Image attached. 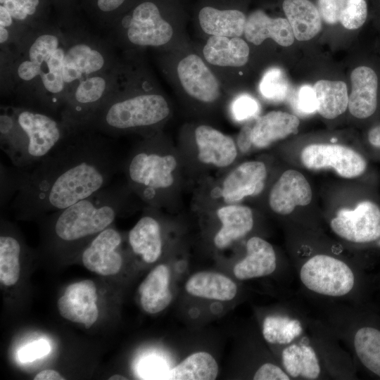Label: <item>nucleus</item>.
<instances>
[{"instance_id":"obj_2","label":"nucleus","mask_w":380,"mask_h":380,"mask_svg":"<svg viewBox=\"0 0 380 380\" xmlns=\"http://www.w3.org/2000/svg\"><path fill=\"white\" fill-rule=\"evenodd\" d=\"M288 238L290 262L302 296L370 303L372 282L360 262L341 253L319 230L291 226Z\"/></svg>"},{"instance_id":"obj_35","label":"nucleus","mask_w":380,"mask_h":380,"mask_svg":"<svg viewBox=\"0 0 380 380\" xmlns=\"http://www.w3.org/2000/svg\"><path fill=\"white\" fill-rule=\"evenodd\" d=\"M0 118L1 148L10 158L13 166L20 167L25 140L13 107L3 108Z\"/></svg>"},{"instance_id":"obj_7","label":"nucleus","mask_w":380,"mask_h":380,"mask_svg":"<svg viewBox=\"0 0 380 380\" xmlns=\"http://www.w3.org/2000/svg\"><path fill=\"white\" fill-rule=\"evenodd\" d=\"M13 108L25 140L20 167L39 161L76 130L46 111L25 106Z\"/></svg>"},{"instance_id":"obj_5","label":"nucleus","mask_w":380,"mask_h":380,"mask_svg":"<svg viewBox=\"0 0 380 380\" xmlns=\"http://www.w3.org/2000/svg\"><path fill=\"white\" fill-rule=\"evenodd\" d=\"M129 196L122 185L110 183L73 205L49 216L51 238L58 244L73 245L88 241L111 226L125 208Z\"/></svg>"},{"instance_id":"obj_36","label":"nucleus","mask_w":380,"mask_h":380,"mask_svg":"<svg viewBox=\"0 0 380 380\" xmlns=\"http://www.w3.org/2000/svg\"><path fill=\"white\" fill-rule=\"evenodd\" d=\"M23 247L14 234L3 233L0 236V281L4 286L17 284L20 275Z\"/></svg>"},{"instance_id":"obj_16","label":"nucleus","mask_w":380,"mask_h":380,"mask_svg":"<svg viewBox=\"0 0 380 380\" xmlns=\"http://www.w3.org/2000/svg\"><path fill=\"white\" fill-rule=\"evenodd\" d=\"M273 350L291 380L329 379L308 331L293 343Z\"/></svg>"},{"instance_id":"obj_13","label":"nucleus","mask_w":380,"mask_h":380,"mask_svg":"<svg viewBox=\"0 0 380 380\" xmlns=\"http://www.w3.org/2000/svg\"><path fill=\"white\" fill-rule=\"evenodd\" d=\"M308 333L329 379H358V369L350 353L343 348L341 341L313 312Z\"/></svg>"},{"instance_id":"obj_30","label":"nucleus","mask_w":380,"mask_h":380,"mask_svg":"<svg viewBox=\"0 0 380 380\" xmlns=\"http://www.w3.org/2000/svg\"><path fill=\"white\" fill-rule=\"evenodd\" d=\"M282 8L294 35L298 41H308L322 29L318 8L309 0H284Z\"/></svg>"},{"instance_id":"obj_3","label":"nucleus","mask_w":380,"mask_h":380,"mask_svg":"<svg viewBox=\"0 0 380 380\" xmlns=\"http://www.w3.org/2000/svg\"><path fill=\"white\" fill-rule=\"evenodd\" d=\"M22 39L25 43L14 65L16 79L23 84L40 85L34 103L37 109L51 114L63 109L68 95L63 80L68 39L56 28L42 26L32 30Z\"/></svg>"},{"instance_id":"obj_32","label":"nucleus","mask_w":380,"mask_h":380,"mask_svg":"<svg viewBox=\"0 0 380 380\" xmlns=\"http://www.w3.org/2000/svg\"><path fill=\"white\" fill-rule=\"evenodd\" d=\"M317 111L326 119H334L348 108L347 86L342 81L321 80L314 85Z\"/></svg>"},{"instance_id":"obj_21","label":"nucleus","mask_w":380,"mask_h":380,"mask_svg":"<svg viewBox=\"0 0 380 380\" xmlns=\"http://www.w3.org/2000/svg\"><path fill=\"white\" fill-rule=\"evenodd\" d=\"M267 175L264 163L258 160L244 162L224 179L222 196L227 203H233L245 197L257 196L264 189Z\"/></svg>"},{"instance_id":"obj_41","label":"nucleus","mask_w":380,"mask_h":380,"mask_svg":"<svg viewBox=\"0 0 380 380\" xmlns=\"http://www.w3.org/2000/svg\"><path fill=\"white\" fill-rule=\"evenodd\" d=\"M87 8L97 17L110 20L128 4L129 0H84Z\"/></svg>"},{"instance_id":"obj_46","label":"nucleus","mask_w":380,"mask_h":380,"mask_svg":"<svg viewBox=\"0 0 380 380\" xmlns=\"http://www.w3.org/2000/svg\"><path fill=\"white\" fill-rule=\"evenodd\" d=\"M366 141L372 150L380 156V122L369 128L366 134Z\"/></svg>"},{"instance_id":"obj_22","label":"nucleus","mask_w":380,"mask_h":380,"mask_svg":"<svg viewBox=\"0 0 380 380\" xmlns=\"http://www.w3.org/2000/svg\"><path fill=\"white\" fill-rule=\"evenodd\" d=\"M195 139L198 158L205 164L224 167L236 158L237 149L233 139L210 126H198L195 130Z\"/></svg>"},{"instance_id":"obj_34","label":"nucleus","mask_w":380,"mask_h":380,"mask_svg":"<svg viewBox=\"0 0 380 380\" xmlns=\"http://www.w3.org/2000/svg\"><path fill=\"white\" fill-rule=\"evenodd\" d=\"M49 0H0V9L11 17L14 30L39 27L44 16Z\"/></svg>"},{"instance_id":"obj_29","label":"nucleus","mask_w":380,"mask_h":380,"mask_svg":"<svg viewBox=\"0 0 380 380\" xmlns=\"http://www.w3.org/2000/svg\"><path fill=\"white\" fill-rule=\"evenodd\" d=\"M203 53L205 59L212 65L240 67L248 62L249 47L240 37L211 36Z\"/></svg>"},{"instance_id":"obj_11","label":"nucleus","mask_w":380,"mask_h":380,"mask_svg":"<svg viewBox=\"0 0 380 380\" xmlns=\"http://www.w3.org/2000/svg\"><path fill=\"white\" fill-rule=\"evenodd\" d=\"M300 159L308 170L332 169L338 176L346 179L360 177L368 169V161L362 153L338 144H309L301 151Z\"/></svg>"},{"instance_id":"obj_39","label":"nucleus","mask_w":380,"mask_h":380,"mask_svg":"<svg viewBox=\"0 0 380 380\" xmlns=\"http://www.w3.org/2000/svg\"><path fill=\"white\" fill-rule=\"evenodd\" d=\"M57 306L60 315L65 319L75 323L84 324L91 314L98 307L96 303L84 308L63 294L57 302Z\"/></svg>"},{"instance_id":"obj_48","label":"nucleus","mask_w":380,"mask_h":380,"mask_svg":"<svg viewBox=\"0 0 380 380\" xmlns=\"http://www.w3.org/2000/svg\"><path fill=\"white\" fill-rule=\"evenodd\" d=\"M34 380H64L65 378L56 370L47 369L39 372Z\"/></svg>"},{"instance_id":"obj_6","label":"nucleus","mask_w":380,"mask_h":380,"mask_svg":"<svg viewBox=\"0 0 380 380\" xmlns=\"http://www.w3.org/2000/svg\"><path fill=\"white\" fill-rule=\"evenodd\" d=\"M170 113L165 99L156 94L117 98L113 96L91 116L84 128L108 137L123 132L152 127Z\"/></svg>"},{"instance_id":"obj_45","label":"nucleus","mask_w":380,"mask_h":380,"mask_svg":"<svg viewBox=\"0 0 380 380\" xmlns=\"http://www.w3.org/2000/svg\"><path fill=\"white\" fill-rule=\"evenodd\" d=\"M50 350L47 342L43 340L35 341L19 352V357L23 362L33 361L46 355Z\"/></svg>"},{"instance_id":"obj_44","label":"nucleus","mask_w":380,"mask_h":380,"mask_svg":"<svg viewBox=\"0 0 380 380\" xmlns=\"http://www.w3.org/2000/svg\"><path fill=\"white\" fill-rule=\"evenodd\" d=\"M318 10L327 23L335 24L340 19V0H317Z\"/></svg>"},{"instance_id":"obj_27","label":"nucleus","mask_w":380,"mask_h":380,"mask_svg":"<svg viewBox=\"0 0 380 380\" xmlns=\"http://www.w3.org/2000/svg\"><path fill=\"white\" fill-rule=\"evenodd\" d=\"M128 242L133 253L148 264L155 262L163 251L161 227L156 218L145 215L128 234Z\"/></svg>"},{"instance_id":"obj_49","label":"nucleus","mask_w":380,"mask_h":380,"mask_svg":"<svg viewBox=\"0 0 380 380\" xmlns=\"http://www.w3.org/2000/svg\"><path fill=\"white\" fill-rule=\"evenodd\" d=\"M109 380H127V378L121 374H114L108 378Z\"/></svg>"},{"instance_id":"obj_17","label":"nucleus","mask_w":380,"mask_h":380,"mask_svg":"<svg viewBox=\"0 0 380 380\" xmlns=\"http://www.w3.org/2000/svg\"><path fill=\"white\" fill-rule=\"evenodd\" d=\"M122 242L121 234L108 227L94 236L82 251L80 258L83 265L101 276L116 275L123 265Z\"/></svg>"},{"instance_id":"obj_42","label":"nucleus","mask_w":380,"mask_h":380,"mask_svg":"<svg viewBox=\"0 0 380 380\" xmlns=\"http://www.w3.org/2000/svg\"><path fill=\"white\" fill-rule=\"evenodd\" d=\"M260 111L259 103L253 97L243 94L234 99L232 113L237 121H243L255 117Z\"/></svg>"},{"instance_id":"obj_40","label":"nucleus","mask_w":380,"mask_h":380,"mask_svg":"<svg viewBox=\"0 0 380 380\" xmlns=\"http://www.w3.org/2000/svg\"><path fill=\"white\" fill-rule=\"evenodd\" d=\"M72 301L87 308L96 303L98 298L96 286L90 279H85L68 285L64 293Z\"/></svg>"},{"instance_id":"obj_4","label":"nucleus","mask_w":380,"mask_h":380,"mask_svg":"<svg viewBox=\"0 0 380 380\" xmlns=\"http://www.w3.org/2000/svg\"><path fill=\"white\" fill-rule=\"evenodd\" d=\"M303 298L347 347L357 369L380 379V314L375 306Z\"/></svg>"},{"instance_id":"obj_19","label":"nucleus","mask_w":380,"mask_h":380,"mask_svg":"<svg viewBox=\"0 0 380 380\" xmlns=\"http://www.w3.org/2000/svg\"><path fill=\"white\" fill-rule=\"evenodd\" d=\"M312 199V190L306 177L296 170L289 169L272 186L268 203L274 213L289 216L296 208L309 205Z\"/></svg>"},{"instance_id":"obj_50","label":"nucleus","mask_w":380,"mask_h":380,"mask_svg":"<svg viewBox=\"0 0 380 380\" xmlns=\"http://www.w3.org/2000/svg\"><path fill=\"white\" fill-rule=\"evenodd\" d=\"M53 1H54L55 2H56L58 4H60V3L63 2V1L65 2L68 0H53Z\"/></svg>"},{"instance_id":"obj_1","label":"nucleus","mask_w":380,"mask_h":380,"mask_svg":"<svg viewBox=\"0 0 380 380\" xmlns=\"http://www.w3.org/2000/svg\"><path fill=\"white\" fill-rule=\"evenodd\" d=\"M110 137L75 130L49 154L25 167L1 164V203L19 219L42 217L66 208L112 182L120 167Z\"/></svg>"},{"instance_id":"obj_14","label":"nucleus","mask_w":380,"mask_h":380,"mask_svg":"<svg viewBox=\"0 0 380 380\" xmlns=\"http://www.w3.org/2000/svg\"><path fill=\"white\" fill-rule=\"evenodd\" d=\"M294 275L291 262H281L274 246L258 236H251L246 243V255L233 268L241 281L274 276L277 272Z\"/></svg>"},{"instance_id":"obj_8","label":"nucleus","mask_w":380,"mask_h":380,"mask_svg":"<svg viewBox=\"0 0 380 380\" xmlns=\"http://www.w3.org/2000/svg\"><path fill=\"white\" fill-rule=\"evenodd\" d=\"M328 226L339 240L357 249L380 243V204L372 198L359 201L353 208H341L328 220Z\"/></svg>"},{"instance_id":"obj_43","label":"nucleus","mask_w":380,"mask_h":380,"mask_svg":"<svg viewBox=\"0 0 380 380\" xmlns=\"http://www.w3.org/2000/svg\"><path fill=\"white\" fill-rule=\"evenodd\" d=\"M296 105L298 109L304 113L317 111V99L314 87L303 85L298 91Z\"/></svg>"},{"instance_id":"obj_23","label":"nucleus","mask_w":380,"mask_h":380,"mask_svg":"<svg viewBox=\"0 0 380 380\" xmlns=\"http://www.w3.org/2000/svg\"><path fill=\"white\" fill-rule=\"evenodd\" d=\"M246 18L240 9L208 4L201 6L198 13L201 29L211 36L239 37L244 33Z\"/></svg>"},{"instance_id":"obj_28","label":"nucleus","mask_w":380,"mask_h":380,"mask_svg":"<svg viewBox=\"0 0 380 380\" xmlns=\"http://www.w3.org/2000/svg\"><path fill=\"white\" fill-rule=\"evenodd\" d=\"M170 272L164 264L155 267L140 284V304L147 313L156 314L165 310L172 300L170 289Z\"/></svg>"},{"instance_id":"obj_47","label":"nucleus","mask_w":380,"mask_h":380,"mask_svg":"<svg viewBox=\"0 0 380 380\" xmlns=\"http://www.w3.org/2000/svg\"><path fill=\"white\" fill-rule=\"evenodd\" d=\"M253 125H245L240 131L237 138V145L242 153L248 152L253 146L251 130Z\"/></svg>"},{"instance_id":"obj_33","label":"nucleus","mask_w":380,"mask_h":380,"mask_svg":"<svg viewBox=\"0 0 380 380\" xmlns=\"http://www.w3.org/2000/svg\"><path fill=\"white\" fill-rule=\"evenodd\" d=\"M218 374V365L207 352L194 353L173 367L166 379L173 380H214Z\"/></svg>"},{"instance_id":"obj_10","label":"nucleus","mask_w":380,"mask_h":380,"mask_svg":"<svg viewBox=\"0 0 380 380\" xmlns=\"http://www.w3.org/2000/svg\"><path fill=\"white\" fill-rule=\"evenodd\" d=\"M302 301L291 300L263 316L261 335L273 349L293 343L308 331L312 311Z\"/></svg>"},{"instance_id":"obj_18","label":"nucleus","mask_w":380,"mask_h":380,"mask_svg":"<svg viewBox=\"0 0 380 380\" xmlns=\"http://www.w3.org/2000/svg\"><path fill=\"white\" fill-rule=\"evenodd\" d=\"M371 65H362L350 74L351 91L348 96L350 113L360 120L373 118L380 106V76Z\"/></svg>"},{"instance_id":"obj_15","label":"nucleus","mask_w":380,"mask_h":380,"mask_svg":"<svg viewBox=\"0 0 380 380\" xmlns=\"http://www.w3.org/2000/svg\"><path fill=\"white\" fill-rule=\"evenodd\" d=\"M109 61L106 52L96 42L85 38L68 40L64 57L63 80L68 94L71 87L79 80L107 71Z\"/></svg>"},{"instance_id":"obj_20","label":"nucleus","mask_w":380,"mask_h":380,"mask_svg":"<svg viewBox=\"0 0 380 380\" xmlns=\"http://www.w3.org/2000/svg\"><path fill=\"white\" fill-rule=\"evenodd\" d=\"M177 74L184 89L191 97L205 103L218 99V80L198 56L190 54L182 59Z\"/></svg>"},{"instance_id":"obj_37","label":"nucleus","mask_w":380,"mask_h":380,"mask_svg":"<svg viewBox=\"0 0 380 380\" xmlns=\"http://www.w3.org/2000/svg\"><path fill=\"white\" fill-rule=\"evenodd\" d=\"M289 82L284 72L277 68L267 70L259 85L262 96L272 101L284 100L289 92Z\"/></svg>"},{"instance_id":"obj_12","label":"nucleus","mask_w":380,"mask_h":380,"mask_svg":"<svg viewBox=\"0 0 380 380\" xmlns=\"http://www.w3.org/2000/svg\"><path fill=\"white\" fill-rule=\"evenodd\" d=\"M122 23L128 40L137 46H160L173 34L171 24L163 15L162 6L155 0L137 1Z\"/></svg>"},{"instance_id":"obj_31","label":"nucleus","mask_w":380,"mask_h":380,"mask_svg":"<svg viewBox=\"0 0 380 380\" xmlns=\"http://www.w3.org/2000/svg\"><path fill=\"white\" fill-rule=\"evenodd\" d=\"M187 293L193 296L227 301L238 292L236 284L227 276L213 272H199L193 274L185 284Z\"/></svg>"},{"instance_id":"obj_26","label":"nucleus","mask_w":380,"mask_h":380,"mask_svg":"<svg viewBox=\"0 0 380 380\" xmlns=\"http://www.w3.org/2000/svg\"><path fill=\"white\" fill-rule=\"evenodd\" d=\"M217 217L222 222L221 229L214 238L215 246L220 249L248 235L254 227L252 210L246 205H229L219 208Z\"/></svg>"},{"instance_id":"obj_25","label":"nucleus","mask_w":380,"mask_h":380,"mask_svg":"<svg viewBox=\"0 0 380 380\" xmlns=\"http://www.w3.org/2000/svg\"><path fill=\"white\" fill-rule=\"evenodd\" d=\"M300 125L298 118L287 112L270 111L259 117L251 130L253 146L265 148L273 143L297 132Z\"/></svg>"},{"instance_id":"obj_24","label":"nucleus","mask_w":380,"mask_h":380,"mask_svg":"<svg viewBox=\"0 0 380 380\" xmlns=\"http://www.w3.org/2000/svg\"><path fill=\"white\" fill-rule=\"evenodd\" d=\"M244 34L246 39L255 45H260L266 39L271 38L282 46H289L295 39L286 18H271L260 9L247 17Z\"/></svg>"},{"instance_id":"obj_9","label":"nucleus","mask_w":380,"mask_h":380,"mask_svg":"<svg viewBox=\"0 0 380 380\" xmlns=\"http://www.w3.org/2000/svg\"><path fill=\"white\" fill-rule=\"evenodd\" d=\"M155 149L143 148L132 153L125 165V172L132 187L144 199L152 201L157 191L174 182L172 172L177 160L170 154L163 155Z\"/></svg>"},{"instance_id":"obj_38","label":"nucleus","mask_w":380,"mask_h":380,"mask_svg":"<svg viewBox=\"0 0 380 380\" xmlns=\"http://www.w3.org/2000/svg\"><path fill=\"white\" fill-rule=\"evenodd\" d=\"M367 18L366 0H340L339 22L346 29L361 27Z\"/></svg>"}]
</instances>
